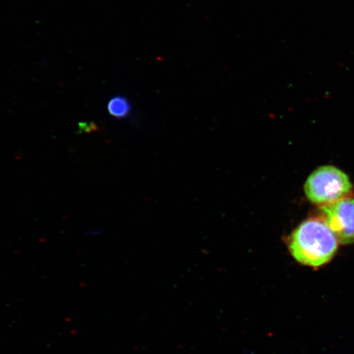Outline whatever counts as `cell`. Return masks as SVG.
<instances>
[{
  "label": "cell",
  "mask_w": 354,
  "mask_h": 354,
  "mask_svg": "<svg viewBox=\"0 0 354 354\" xmlns=\"http://www.w3.org/2000/svg\"><path fill=\"white\" fill-rule=\"evenodd\" d=\"M338 243L324 220L309 219L290 234L289 249L298 263L318 268L333 259Z\"/></svg>",
  "instance_id": "cell-1"
},
{
  "label": "cell",
  "mask_w": 354,
  "mask_h": 354,
  "mask_svg": "<svg viewBox=\"0 0 354 354\" xmlns=\"http://www.w3.org/2000/svg\"><path fill=\"white\" fill-rule=\"evenodd\" d=\"M351 189L352 184L348 176L333 166L317 168L308 176L304 185L309 201L322 207L347 198Z\"/></svg>",
  "instance_id": "cell-2"
},
{
  "label": "cell",
  "mask_w": 354,
  "mask_h": 354,
  "mask_svg": "<svg viewBox=\"0 0 354 354\" xmlns=\"http://www.w3.org/2000/svg\"><path fill=\"white\" fill-rule=\"evenodd\" d=\"M323 220L343 245L354 243V198H344L322 207Z\"/></svg>",
  "instance_id": "cell-3"
},
{
  "label": "cell",
  "mask_w": 354,
  "mask_h": 354,
  "mask_svg": "<svg viewBox=\"0 0 354 354\" xmlns=\"http://www.w3.org/2000/svg\"><path fill=\"white\" fill-rule=\"evenodd\" d=\"M107 109L111 116L122 119L125 118L130 113L131 105L125 97L116 96L109 100Z\"/></svg>",
  "instance_id": "cell-4"
}]
</instances>
